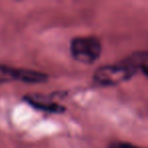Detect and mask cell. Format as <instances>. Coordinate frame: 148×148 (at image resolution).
<instances>
[{
	"label": "cell",
	"mask_w": 148,
	"mask_h": 148,
	"mask_svg": "<svg viewBox=\"0 0 148 148\" xmlns=\"http://www.w3.org/2000/svg\"><path fill=\"white\" fill-rule=\"evenodd\" d=\"M148 61L147 52H137L115 65L101 67L95 71L93 79L99 85L111 86L117 85L130 78L137 73L138 69L146 65Z\"/></svg>",
	"instance_id": "1"
},
{
	"label": "cell",
	"mask_w": 148,
	"mask_h": 148,
	"mask_svg": "<svg viewBox=\"0 0 148 148\" xmlns=\"http://www.w3.org/2000/svg\"><path fill=\"white\" fill-rule=\"evenodd\" d=\"M70 51L72 57L78 62L91 64L99 59L101 44L95 37H79L71 42Z\"/></svg>",
	"instance_id": "2"
},
{
	"label": "cell",
	"mask_w": 148,
	"mask_h": 148,
	"mask_svg": "<svg viewBox=\"0 0 148 148\" xmlns=\"http://www.w3.org/2000/svg\"><path fill=\"white\" fill-rule=\"evenodd\" d=\"M0 72L9 79H16L25 83H42L48 79V76L43 72L23 68H13L4 65H0Z\"/></svg>",
	"instance_id": "3"
},
{
	"label": "cell",
	"mask_w": 148,
	"mask_h": 148,
	"mask_svg": "<svg viewBox=\"0 0 148 148\" xmlns=\"http://www.w3.org/2000/svg\"><path fill=\"white\" fill-rule=\"evenodd\" d=\"M25 99L34 108L42 110V111L49 112V113H62V112L65 111V109L63 107H61V106H59L58 103H51V101H49L48 99H43V97L40 99V97H29Z\"/></svg>",
	"instance_id": "4"
},
{
	"label": "cell",
	"mask_w": 148,
	"mask_h": 148,
	"mask_svg": "<svg viewBox=\"0 0 148 148\" xmlns=\"http://www.w3.org/2000/svg\"><path fill=\"white\" fill-rule=\"evenodd\" d=\"M110 148H140L135 145H132L130 143H126V142H116L110 145Z\"/></svg>",
	"instance_id": "5"
},
{
	"label": "cell",
	"mask_w": 148,
	"mask_h": 148,
	"mask_svg": "<svg viewBox=\"0 0 148 148\" xmlns=\"http://www.w3.org/2000/svg\"><path fill=\"white\" fill-rule=\"evenodd\" d=\"M7 80H10V79H9L8 77L5 76L3 73H1V72H0V84H1V83H3V82H6Z\"/></svg>",
	"instance_id": "6"
},
{
	"label": "cell",
	"mask_w": 148,
	"mask_h": 148,
	"mask_svg": "<svg viewBox=\"0 0 148 148\" xmlns=\"http://www.w3.org/2000/svg\"><path fill=\"white\" fill-rule=\"evenodd\" d=\"M141 70H142V72H143V73L145 74L146 76L148 77V65L142 66V67H141Z\"/></svg>",
	"instance_id": "7"
}]
</instances>
